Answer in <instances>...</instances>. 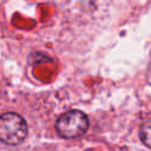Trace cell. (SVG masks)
Segmentation results:
<instances>
[{"label":"cell","mask_w":151,"mask_h":151,"mask_svg":"<svg viewBox=\"0 0 151 151\" xmlns=\"http://www.w3.org/2000/svg\"><path fill=\"white\" fill-rule=\"evenodd\" d=\"M27 136L26 120L18 113L6 112L0 116V140L8 145L21 144Z\"/></svg>","instance_id":"6da1fadb"},{"label":"cell","mask_w":151,"mask_h":151,"mask_svg":"<svg viewBox=\"0 0 151 151\" xmlns=\"http://www.w3.org/2000/svg\"><path fill=\"white\" fill-rule=\"evenodd\" d=\"M88 127L87 116L79 110L63 113L55 122L57 133L63 138H77L83 136Z\"/></svg>","instance_id":"7a4b0ae2"},{"label":"cell","mask_w":151,"mask_h":151,"mask_svg":"<svg viewBox=\"0 0 151 151\" xmlns=\"http://www.w3.org/2000/svg\"><path fill=\"white\" fill-rule=\"evenodd\" d=\"M150 130H151V125H150V120L149 118L144 120V123L140 125V139L143 140V143L150 147V138H151V133H150Z\"/></svg>","instance_id":"3957f363"}]
</instances>
